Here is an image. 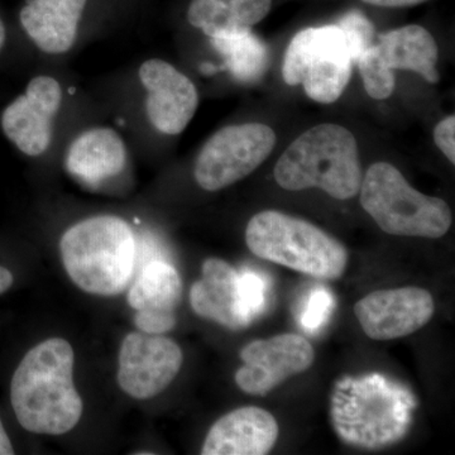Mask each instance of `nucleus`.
I'll return each mask as SVG.
<instances>
[{"label":"nucleus","mask_w":455,"mask_h":455,"mask_svg":"<svg viewBox=\"0 0 455 455\" xmlns=\"http://www.w3.org/2000/svg\"><path fill=\"white\" fill-rule=\"evenodd\" d=\"M127 164L124 140L112 128L84 132L71 143L66 170L80 184L98 188L121 175Z\"/></svg>","instance_id":"f3484780"},{"label":"nucleus","mask_w":455,"mask_h":455,"mask_svg":"<svg viewBox=\"0 0 455 455\" xmlns=\"http://www.w3.org/2000/svg\"><path fill=\"white\" fill-rule=\"evenodd\" d=\"M224 57L228 70L242 83H254L268 68V49L252 31L230 37L212 38Z\"/></svg>","instance_id":"412c9836"},{"label":"nucleus","mask_w":455,"mask_h":455,"mask_svg":"<svg viewBox=\"0 0 455 455\" xmlns=\"http://www.w3.org/2000/svg\"><path fill=\"white\" fill-rule=\"evenodd\" d=\"M278 424L267 410L245 406L220 418L209 430L203 455H263L275 447Z\"/></svg>","instance_id":"dca6fc26"},{"label":"nucleus","mask_w":455,"mask_h":455,"mask_svg":"<svg viewBox=\"0 0 455 455\" xmlns=\"http://www.w3.org/2000/svg\"><path fill=\"white\" fill-rule=\"evenodd\" d=\"M181 295L182 281L178 269L163 259L147 263L128 292V304L137 311V328L154 335L175 328Z\"/></svg>","instance_id":"4468645a"},{"label":"nucleus","mask_w":455,"mask_h":455,"mask_svg":"<svg viewBox=\"0 0 455 455\" xmlns=\"http://www.w3.org/2000/svg\"><path fill=\"white\" fill-rule=\"evenodd\" d=\"M373 46V44H372ZM372 46L357 60L359 73L363 79L364 89L376 100L390 98L396 85L394 71L388 70L374 55Z\"/></svg>","instance_id":"4be33fe9"},{"label":"nucleus","mask_w":455,"mask_h":455,"mask_svg":"<svg viewBox=\"0 0 455 455\" xmlns=\"http://www.w3.org/2000/svg\"><path fill=\"white\" fill-rule=\"evenodd\" d=\"M271 5L272 0H193L188 20L211 38L230 37L252 31Z\"/></svg>","instance_id":"aec40b11"},{"label":"nucleus","mask_w":455,"mask_h":455,"mask_svg":"<svg viewBox=\"0 0 455 455\" xmlns=\"http://www.w3.org/2000/svg\"><path fill=\"white\" fill-rule=\"evenodd\" d=\"M139 75L147 90V118L156 130L169 136L187 130L199 107L196 84L160 59L147 60L140 65Z\"/></svg>","instance_id":"ddd939ff"},{"label":"nucleus","mask_w":455,"mask_h":455,"mask_svg":"<svg viewBox=\"0 0 455 455\" xmlns=\"http://www.w3.org/2000/svg\"><path fill=\"white\" fill-rule=\"evenodd\" d=\"M190 304L197 315L230 331H241L253 322L243 304L241 274L226 260L204 262L203 276L190 290Z\"/></svg>","instance_id":"2eb2a0df"},{"label":"nucleus","mask_w":455,"mask_h":455,"mask_svg":"<svg viewBox=\"0 0 455 455\" xmlns=\"http://www.w3.org/2000/svg\"><path fill=\"white\" fill-rule=\"evenodd\" d=\"M363 2L367 4L376 5V7L406 8L415 7V5L427 2V0H363Z\"/></svg>","instance_id":"bb28decb"},{"label":"nucleus","mask_w":455,"mask_h":455,"mask_svg":"<svg viewBox=\"0 0 455 455\" xmlns=\"http://www.w3.org/2000/svg\"><path fill=\"white\" fill-rule=\"evenodd\" d=\"M245 243L259 259L320 280H337L348 266L343 243L310 221L276 211L254 215Z\"/></svg>","instance_id":"39448f33"},{"label":"nucleus","mask_w":455,"mask_h":455,"mask_svg":"<svg viewBox=\"0 0 455 455\" xmlns=\"http://www.w3.org/2000/svg\"><path fill=\"white\" fill-rule=\"evenodd\" d=\"M352 56L338 25L310 27L296 33L284 55L283 76L290 86L302 85L307 97L331 104L352 77Z\"/></svg>","instance_id":"0eeeda50"},{"label":"nucleus","mask_w":455,"mask_h":455,"mask_svg":"<svg viewBox=\"0 0 455 455\" xmlns=\"http://www.w3.org/2000/svg\"><path fill=\"white\" fill-rule=\"evenodd\" d=\"M184 355L175 341L163 335L131 333L119 353V386L137 400L157 396L175 379Z\"/></svg>","instance_id":"9d476101"},{"label":"nucleus","mask_w":455,"mask_h":455,"mask_svg":"<svg viewBox=\"0 0 455 455\" xmlns=\"http://www.w3.org/2000/svg\"><path fill=\"white\" fill-rule=\"evenodd\" d=\"M5 42V28L4 25H3L2 20H0V50L4 46Z\"/></svg>","instance_id":"c756f323"},{"label":"nucleus","mask_w":455,"mask_h":455,"mask_svg":"<svg viewBox=\"0 0 455 455\" xmlns=\"http://www.w3.org/2000/svg\"><path fill=\"white\" fill-rule=\"evenodd\" d=\"M12 454H14L13 445H12L7 431H5L4 427H3L2 420H0V455Z\"/></svg>","instance_id":"cd10ccee"},{"label":"nucleus","mask_w":455,"mask_h":455,"mask_svg":"<svg viewBox=\"0 0 455 455\" xmlns=\"http://www.w3.org/2000/svg\"><path fill=\"white\" fill-rule=\"evenodd\" d=\"M86 0H28L20 23L33 44L44 53L61 55L77 37Z\"/></svg>","instance_id":"a211bd4d"},{"label":"nucleus","mask_w":455,"mask_h":455,"mask_svg":"<svg viewBox=\"0 0 455 455\" xmlns=\"http://www.w3.org/2000/svg\"><path fill=\"white\" fill-rule=\"evenodd\" d=\"M13 284V275L7 268L0 267V295Z\"/></svg>","instance_id":"c85d7f7f"},{"label":"nucleus","mask_w":455,"mask_h":455,"mask_svg":"<svg viewBox=\"0 0 455 455\" xmlns=\"http://www.w3.org/2000/svg\"><path fill=\"white\" fill-rule=\"evenodd\" d=\"M359 191L362 208L387 235L442 238L453 221L444 200L415 190L391 164H373Z\"/></svg>","instance_id":"423d86ee"},{"label":"nucleus","mask_w":455,"mask_h":455,"mask_svg":"<svg viewBox=\"0 0 455 455\" xmlns=\"http://www.w3.org/2000/svg\"><path fill=\"white\" fill-rule=\"evenodd\" d=\"M333 310V296L328 290L317 287L310 293L300 313L301 325L307 331H317L331 316Z\"/></svg>","instance_id":"b1692460"},{"label":"nucleus","mask_w":455,"mask_h":455,"mask_svg":"<svg viewBox=\"0 0 455 455\" xmlns=\"http://www.w3.org/2000/svg\"><path fill=\"white\" fill-rule=\"evenodd\" d=\"M372 50L388 70L414 71L427 82H439V71L436 68L438 44L424 27L405 26L381 33L377 38V44H373Z\"/></svg>","instance_id":"6ab92c4d"},{"label":"nucleus","mask_w":455,"mask_h":455,"mask_svg":"<svg viewBox=\"0 0 455 455\" xmlns=\"http://www.w3.org/2000/svg\"><path fill=\"white\" fill-rule=\"evenodd\" d=\"M241 359L236 385L245 394L266 396L290 377L309 370L315 350L301 335L286 333L251 341L242 349Z\"/></svg>","instance_id":"1a4fd4ad"},{"label":"nucleus","mask_w":455,"mask_h":455,"mask_svg":"<svg viewBox=\"0 0 455 455\" xmlns=\"http://www.w3.org/2000/svg\"><path fill=\"white\" fill-rule=\"evenodd\" d=\"M455 116H449L436 124L434 130V140L440 151L445 155V157L455 164Z\"/></svg>","instance_id":"a878e982"},{"label":"nucleus","mask_w":455,"mask_h":455,"mask_svg":"<svg viewBox=\"0 0 455 455\" xmlns=\"http://www.w3.org/2000/svg\"><path fill=\"white\" fill-rule=\"evenodd\" d=\"M60 251L77 287L92 295L114 296L124 291L133 278L139 247L127 221L99 215L66 230Z\"/></svg>","instance_id":"7ed1b4c3"},{"label":"nucleus","mask_w":455,"mask_h":455,"mask_svg":"<svg viewBox=\"0 0 455 455\" xmlns=\"http://www.w3.org/2000/svg\"><path fill=\"white\" fill-rule=\"evenodd\" d=\"M274 176L287 191L320 188L334 199H352L363 179L357 140L343 125L317 124L287 147Z\"/></svg>","instance_id":"20e7f679"},{"label":"nucleus","mask_w":455,"mask_h":455,"mask_svg":"<svg viewBox=\"0 0 455 455\" xmlns=\"http://www.w3.org/2000/svg\"><path fill=\"white\" fill-rule=\"evenodd\" d=\"M347 38L353 64L374 44V26L362 12L350 11L337 23Z\"/></svg>","instance_id":"5701e85b"},{"label":"nucleus","mask_w":455,"mask_h":455,"mask_svg":"<svg viewBox=\"0 0 455 455\" xmlns=\"http://www.w3.org/2000/svg\"><path fill=\"white\" fill-rule=\"evenodd\" d=\"M435 311L433 296L421 287L377 290L355 304V314L368 338L394 340L420 331Z\"/></svg>","instance_id":"9b49d317"},{"label":"nucleus","mask_w":455,"mask_h":455,"mask_svg":"<svg viewBox=\"0 0 455 455\" xmlns=\"http://www.w3.org/2000/svg\"><path fill=\"white\" fill-rule=\"evenodd\" d=\"M241 292L245 309L256 319L266 307L267 283L256 272H243L241 274Z\"/></svg>","instance_id":"393cba45"},{"label":"nucleus","mask_w":455,"mask_h":455,"mask_svg":"<svg viewBox=\"0 0 455 455\" xmlns=\"http://www.w3.org/2000/svg\"><path fill=\"white\" fill-rule=\"evenodd\" d=\"M416 405L406 386L383 374L347 376L338 379L331 392V424L346 444L386 448L406 435Z\"/></svg>","instance_id":"f03ea898"},{"label":"nucleus","mask_w":455,"mask_h":455,"mask_svg":"<svg viewBox=\"0 0 455 455\" xmlns=\"http://www.w3.org/2000/svg\"><path fill=\"white\" fill-rule=\"evenodd\" d=\"M62 104V89L51 76H36L25 94L12 101L2 116L5 136L31 157L47 151L52 140L53 123Z\"/></svg>","instance_id":"f8f14e48"},{"label":"nucleus","mask_w":455,"mask_h":455,"mask_svg":"<svg viewBox=\"0 0 455 455\" xmlns=\"http://www.w3.org/2000/svg\"><path fill=\"white\" fill-rule=\"evenodd\" d=\"M73 347L51 338L29 350L13 374L11 400L20 424L35 434L61 435L83 415V401L74 385Z\"/></svg>","instance_id":"f257e3e1"},{"label":"nucleus","mask_w":455,"mask_h":455,"mask_svg":"<svg viewBox=\"0 0 455 455\" xmlns=\"http://www.w3.org/2000/svg\"><path fill=\"white\" fill-rule=\"evenodd\" d=\"M275 146L276 133L262 123L221 128L197 155L194 167L197 185L214 193L241 181L267 160Z\"/></svg>","instance_id":"6e6552de"}]
</instances>
